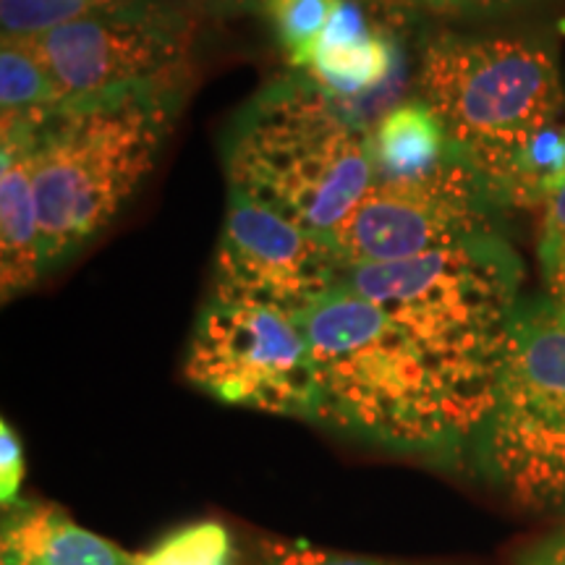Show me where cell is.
Returning <instances> with one entry per match:
<instances>
[{"instance_id": "20", "label": "cell", "mask_w": 565, "mask_h": 565, "mask_svg": "<svg viewBox=\"0 0 565 565\" xmlns=\"http://www.w3.org/2000/svg\"><path fill=\"white\" fill-rule=\"evenodd\" d=\"M263 565H395L374 557L317 550L307 542H263Z\"/></svg>"}, {"instance_id": "15", "label": "cell", "mask_w": 565, "mask_h": 565, "mask_svg": "<svg viewBox=\"0 0 565 565\" xmlns=\"http://www.w3.org/2000/svg\"><path fill=\"white\" fill-rule=\"evenodd\" d=\"M0 105L3 126H38L47 113L63 105L61 89L26 38H9L0 47Z\"/></svg>"}, {"instance_id": "13", "label": "cell", "mask_w": 565, "mask_h": 565, "mask_svg": "<svg viewBox=\"0 0 565 565\" xmlns=\"http://www.w3.org/2000/svg\"><path fill=\"white\" fill-rule=\"evenodd\" d=\"M3 565H137L139 555L76 524L53 503L17 500L3 508Z\"/></svg>"}, {"instance_id": "14", "label": "cell", "mask_w": 565, "mask_h": 565, "mask_svg": "<svg viewBox=\"0 0 565 565\" xmlns=\"http://www.w3.org/2000/svg\"><path fill=\"white\" fill-rule=\"evenodd\" d=\"M456 158L435 113L422 100L398 103L372 126V183L427 179Z\"/></svg>"}, {"instance_id": "26", "label": "cell", "mask_w": 565, "mask_h": 565, "mask_svg": "<svg viewBox=\"0 0 565 565\" xmlns=\"http://www.w3.org/2000/svg\"><path fill=\"white\" fill-rule=\"evenodd\" d=\"M547 296L565 312V278L547 280Z\"/></svg>"}, {"instance_id": "2", "label": "cell", "mask_w": 565, "mask_h": 565, "mask_svg": "<svg viewBox=\"0 0 565 565\" xmlns=\"http://www.w3.org/2000/svg\"><path fill=\"white\" fill-rule=\"evenodd\" d=\"M183 84L63 103L30 124L45 275L116 221L171 137Z\"/></svg>"}, {"instance_id": "3", "label": "cell", "mask_w": 565, "mask_h": 565, "mask_svg": "<svg viewBox=\"0 0 565 565\" xmlns=\"http://www.w3.org/2000/svg\"><path fill=\"white\" fill-rule=\"evenodd\" d=\"M228 189L333 238L370 192V131L303 76H286L238 113L225 141Z\"/></svg>"}, {"instance_id": "6", "label": "cell", "mask_w": 565, "mask_h": 565, "mask_svg": "<svg viewBox=\"0 0 565 565\" xmlns=\"http://www.w3.org/2000/svg\"><path fill=\"white\" fill-rule=\"evenodd\" d=\"M471 456L513 503L565 513V312L519 301Z\"/></svg>"}, {"instance_id": "1", "label": "cell", "mask_w": 565, "mask_h": 565, "mask_svg": "<svg viewBox=\"0 0 565 565\" xmlns=\"http://www.w3.org/2000/svg\"><path fill=\"white\" fill-rule=\"evenodd\" d=\"M320 427L404 456L471 454L490 406L456 383L377 303L345 282L301 315Z\"/></svg>"}, {"instance_id": "12", "label": "cell", "mask_w": 565, "mask_h": 565, "mask_svg": "<svg viewBox=\"0 0 565 565\" xmlns=\"http://www.w3.org/2000/svg\"><path fill=\"white\" fill-rule=\"evenodd\" d=\"M45 278L42 228L34 200L30 124L3 126L0 154V294L9 303Z\"/></svg>"}, {"instance_id": "25", "label": "cell", "mask_w": 565, "mask_h": 565, "mask_svg": "<svg viewBox=\"0 0 565 565\" xmlns=\"http://www.w3.org/2000/svg\"><path fill=\"white\" fill-rule=\"evenodd\" d=\"M542 259V270H545V280L565 278V244L553 254H545Z\"/></svg>"}, {"instance_id": "27", "label": "cell", "mask_w": 565, "mask_h": 565, "mask_svg": "<svg viewBox=\"0 0 565 565\" xmlns=\"http://www.w3.org/2000/svg\"><path fill=\"white\" fill-rule=\"evenodd\" d=\"M225 9H259L263 0H217Z\"/></svg>"}, {"instance_id": "24", "label": "cell", "mask_w": 565, "mask_h": 565, "mask_svg": "<svg viewBox=\"0 0 565 565\" xmlns=\"http://www.w3.org/2000/svg\"><path fill=\"white\" fill-rule=\"evenodd\" d=\"M521 565H565V532H557L542 545H536Z\"/></svg>"}, {"instance_id": "4", "label": "cell", "mask_w": 565, "mask_h": 565, "mask_svg": "<svg viewBox=\"0 0 565 565\" xmlns=\"http://www.w3.org/2000/svg\"><path fill=\"white\" fill-rule=\"evenodd\" d=\"M341 282L377 303L456 383L492 406L521 265L498 231L404 263L351 267Z\"/></svg>"}, {"instance_id": "22", "label": "cell", "mask_w": 565, "mask_h": 565, "mask_svg": "<svg viewBox=\"0 0 565 565\" xmlns=\"http://www.w3.org/2000/svg\"><path fill=\"white\" fill-rule=\"evenodd\" d=\"M563 244H565V181L545 207V221H542V236H540V257L557 252Z\"/></svg>"}, {"instance_id": "18", "label": "cell", "mask_w": 565, "mask_h": 565, "mask_svg": "<svg viewBox=\"0 0 565 565\" xmlns=\"http://www.w3.org/2000/svg\"><path fill=\"white\" fill-rule=\"evenodd\" d=\"M231 534L217 521H200L158 542L150 553H141L137 565H233Z\"/></svg>"}, {"instance_id": "28", "label": "cell", "mask_w": 565, "mask_h": 565, "mask_svg": "<svg viewBox=\"0 0 565 565\" xmlns=\"http://www.w3.org/2000/svg\"><path fill=\"white\" fill-rule=\"evenodd\" d=\"M160 3H173V6H181V9H186L189 0H160Z\"/></svg>"}, {"instance_id": "5", "label": "cell", "mask_w": 565, "mask_h": 565, "mask_svg": "<svg viewBox=\"0 0 565 565\" xmlns=\"http://www.w3.org/2000/svg\"><path fill=\"white\" fill-rule=\"evenodd\" d=\"M419 97L492 202L515 158L557 124L563 108L553 51L524 38L440 34L429 40L422 53Z\"/></svg>"}, {"instance_id": "19", "label": "cell", "mask_w": 565, "mask_h": 565, "mask_svg": "<svg viewBox=\"0 0 565 565\" xmlns=\"http://www.w3.org/2000/svg\"><path fill=\"white\" fill-rule=\"evenodd\" d=\"M103 0H0L3 40L42 38L97 9Z\"/></svg>"}, {"instance_id": "8", "label": "cell", "mask_w": 565, "mask_h": 565, "mask_svg": "<svg viewBox=\"0 0 565 565\" xmlns=\"http://www.w3.org/2000/svg\"><path fill=\"white\" fill-rule=\"evenodd\" d=\"M192 34V17L181 6L103 0L84 17L26 40L61 89L63 103H74L183 84Z\"/></svg>"}, {"instance_id": "11", "label": "cell", "mask_w": 565, "mask_h": 565, "mask_svg": "<svg viewBox=\"0 0 565 565\" xmlns=\"http://www.w3.org/2000/svg\"><path fill=\"white\" fill-rule=\"evenodd\" d=\"M303 74L343 108L383 97L401 76V47L387 32L374 30L362 0H341Z\"/></svg>"}, {"instance_id": "23", "label": "cell", "mask_w": 565, "mask_h": 565, "mask_svg": "<svg viewBox=\"0 0 565 565\" xmlns=\"http://www.w3.org/2000/svg\"><path fill=\"white\" fill-rule=\"evenodd\" d=\"M427 9L440 13H461V17H482V13H498L515 6L532 3V0H419Z\"/></svg>"}, {"instance_id": "16", "label": "cell", "mask_w": 565, "mask_h": 565, "mask_svg": "<svg viewBox=\"0 0 565 565\" xmlns=\"http://www.w3.org/2000/svg\"><path fill=\"white\" fill-rule=\"evenodd\" d=\"M565 181V126H550L513 162L494 202L511 207H547Z\"/></svg>"}, {"instance_id": "9", "label": "cell", "mask_w": 565, "mask_h": 565, "mask_svg": "<svg viewBox=\"0 0 565 565\" xmlns=\"http://www.w3.org/2000/svg\"><path fill=\"white\" fill-rule=\"evenodd\" d=\"M498 204L458 158L416 181L372 183L333 236L343 273L351 267L404 263L492 233Z\"/></svg>"}, {"instance_id": "21", "label": "cell", "mask_w": 565, "mask_h": 565, "mask_svg": "<svg viewBox=\"0 0 565 565\" xmlns=\"http://www.w3.org/2000/svg\"><path fill=\"white\" fill-rule=\"evenodd\" d=\"M24 479V448L9 422H0V500L3 508L17 503L19 487Z\"/></svg>"}, {"instance_id": "10", "label": "cell", "mask_w": 565, "mask_h": 565, "mask_svg": "<svg viewBox=\"0 0 565 565\" xmlns=\"http://www.w3.org/2000/svg\"><path fill=\"white\" fill-rule=\"evenodd\" d=\"M330 236L301 228L267 204L228 189L212 296L252 299L301 317L341 282Z\"/></svg>"}, {"instance_id": "7", "label": "cell", "mask_w": 565, "mask_h": 565, "mask_svg": "<svg viewBox=\"0 0 565 565\" xmlns=\"http://www.w3.org/2000/svg\"><path fill=\"white\" fill-rule=\"evenodd\" d=\"M183 374L231 406L320 424V387L301 317L252 299L210 296Z\"/></svg>"}, {"instance_id": "17", "label": "cell", "mask_w": 565, "mask_h": 565, "mask_svg": "<svg viewBox=\"0 0 565 565\" xmlns=\"http://www.w3.org/2000/svg\"><path fill=\"white\" fill-rule=\"evenodd\" d=\"M341 0H263L259 9L294 68L307 71Z\"/></svg>"}]
</instances>
